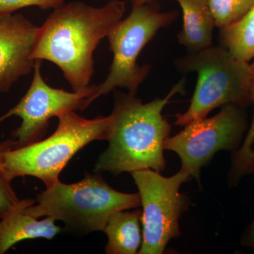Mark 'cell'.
Listing matches in <instances>:
<instances>
[{
    "instance_id": "9c48e42d",
    "label": "cell",
    "mask_w": 254,
    "mask_h": 254,
    "mask_svg": "<svg viewBox=\"0 0 254 254\" xmlns=\"http://www.w3.org/2000/svg\"><path fill=\"white\" fill-rule=\"evenodd\" d=\"M42 60H35L31 84L17 104L0 117L2 122L10 117L21 118L20 126L11 133L15 148L41 141L49 120L70 110L83 111L91 104L98 85H89L79 91L68 92L53 88L43 79Z\"/></svg>"
},
{
    "instance_id": "30bf717a",
    "label": "cell",
    "mask_w": 254,
    "mask_h": 254,
    "mask_svg": "<svg viewBox=\"0 0 254 254\" xmlns=\"http://www.w3.org/2000/svg\"><path fill=\"white\" fill-rule=\"evenodd\" d=\"M39 28L22 14L0 15V93L33 71Z\"/></svg>"
},
{
    "instance_id": "ba28073f",
    "label": "cell",
    "mask_w": 254,
    "mask_h": 254,
    "mask_svg": "<svg viewBox=\"0 0 254 254\" xmlns=\"http://www.w3.org/2000/svg\"><path fill=\"white\" fill-rule=\"evenodd\" d=\"M247 124L242 107L225 105L215 116L185 125L180 133L168 138L164 148L177 153L181 159V170L199 181L200 169L217 152L240 148Z\"/></svg>"
},
{
    "instance_id": "2e32d148",
    "label": "cell",
    "mask_w": 254,
    "mask_h": 254,
    "mask_svg": "<svg viewBox=\"0 0 254 254\" xmlns=\"http://www.w3.org/2000/svg\"><path fill=\"white\" fill-rule=\"evenodd\" d=\"M250 99L251 103L254 105L252 124L246 135L245 141L238 149L233 152L232 157V170L240 175L254 173V81L251 88Z\"/></svg>"
},
{
    "instance_id": "277c9868",
    "label": "cell",
    "mask_w": 254,
    "mask_h": 254,
    "mask_svg": "<svg viewBox=\"0 0 254 254\" xmlns=\"http://www.w3.org/2000/svg\"><path fill=\"white\" fill-rule=\"evenodd\" d=\"M36 203L25 209L36 218L51 217L63 222L68 231L87 235L103 231L112 215L141 206L139 193L114 190L100 173L86 174L73 184L60 181L37 195Z\"/></svg>"
},
{
    "instance_id": "8992f818",
    "label": "cell",
    "mask_w": 254,
    "mask_h": 254,
    "mask_svg": "<svg viewBox=\"0 0 254 254\" xmlns=\"http://www.w3.org/2000/svg\"><path fill=\"white\" fill-rule=\"evenodd\" d=\"M177 16V11L161 12L155 0L133 6L130 14L118 21L107 36L113 54V63L109 74L98 85L92 102L117 87L127 88L129 94L136 95L150 68L148 64L138 65V55L159 30L171 24Z\"/></svg>"
},
{
    "instance_id": "3957f363",
    "label": "cell",
    "mask_w": 254,
    "mask_h": 254,
    "mask_svg": "<svg viewBox=\"0 0 254 254\" xmlns=\"http://www.w3.org/2000/svg\"><path fill=\"white\" fill-rule=\"evenodd\" d=\"M58 118V128L48 138L0 153V169L10 181L31 176L41 180L46 187L53 186L79 150L92 141L109 138L111 115L88 120L70 110Z\"/></svg>"
},
{
    "instance_id": "52a82bcc",
    "label": "cell",
    "mask_w": 254,
    "mask_h": 254,
    "mask_svg": "<svg viewBox=\"0 0 254 254\" xmlns=\"http://www.w3.org/2000/svg\"><path fill=\"white\" fill-rule=\"evenodd\" d=\"M141 198L143 242L139 254H162L168 242L180 235L179 220L189 207L186 195L180 192L190 175L180 170L165 177L151 170L131 173Z\"/></svg>"
},
{
    "instance_id": "7c38bea8",
    "label": "cell",
    "mask_w": 254,
    "mask_h": 254,
    "mask_svg": "<svg viewBox=\"0 0 254 254\" xmlns=\"http://www.w3.org/2000/svg\"><path fill=\"white\" fill-rule=\"evenodd\" d=\"M183 14V27L178 35L180 44L192 53L210 48L215 27L208 0H177Z\"/></svg>"
},
{
    "instance_id": "4fadbf2b",
    "label": "cell",
    "mask_w": 254,
    "mask_h": 254,
    "mask_svg": "<svg viewBox=\"0 0 254 254\" xmlns=\"http://www.w3.org/2000/svg\"><path fill=\"white\" fill-rule=\"evenodd\" d=\"M142 210H123L112 215L103 232L108 237L107 254L138 253L143 242Z\"/></svg>"
},
{
    "instance_id": "9a60e30c",
    "label": "cell",
    "mask_w": 254,
    "mask_h": 254,
    "mask_svg": "<svg viewBox=\"0 0 254 254\" xmlns=\"http://www.w3.org/2000/svg\"><path fill=\"white\" fill-rule=\"evenodd\" d=\"M215 27L221 30L238 22L254 5V0H208Z\"/></svg>"
},
{
    "instance_id": "44dd1931",
    "label": "cell",
    "mask_w": 254,
    "mask_h": 254,
    "mask_svg": "<svg viewBox=\"0 0 254 254\" xmlns=\"http://www.w3.org/2000/svg\"><path fill=\"white\" fill-rule=\"evenodd\" d=\"M251 66H252V68H253V70L254 71V62L252 64H251Z\"/></svg>"
},
{
    "instance_id": "ffe728a7",
    "label": "cell",
    "mask_w": 254,
    "mask_h": 254,
    "mask_svg": "<svg viewBox=\"0 0 254 254\" xmlns=\"http://www.w3.org/2000/svg\"><path fill=\"white\" fill-rule=\"evenodd\" d=\"M152 0H131L133 6H138V5H143L150 2Z\"/></svg>"
},
{
    "instance_id": "6da1fadb",
    "label": "cell",
    "mask_w": 254,
    "mask_h": 254,
    "mask_svg": "<svg viewBox=\"0 0 254 254\" xmlns=\"http://www.w3.org/2000/svg\"><path fill=\"white\" fill-rule=\"evenodd\" d=\"M126 11V2L112 0L102 7L73 1L55 9L39 28L32 59L48 60L63 71L73 91L89 86L93 53Z\"/></svg>"
},
{
    "instance_id": "7a4b0ae2",
    "label": "cell",
    "mask_w": 254,
    "mask_h": 254,
    "mask_svg": "<svg viewBox=\"0 0 254 254\" xmlns=\"http://www.w3.org/2000/svg\"><path fill=\"white\" fill-rule=\"evenodd\" d=\"M185 85L183 78L166 97L148 103L136 95L117 93L110 115L109 145L97 160L95 173L118 175L144 169L163 171L164 145L171 126L162 112L173 95L183 91Z\"/></svg>"
},
{
    "instance_id": "ac0fdd59",
    "label": "cell",
    "mask_w": 254,
    "mask_h": 254,
    "mask_svg": "<svg viewBox=\"0 0 254 254\" xmlns=\"http://www.w3.org/2000/svg\"><path fill=\"white\" fill-rule=\"evenodd\" d=\"M65 0H0V15L14 14L28 6H36L42 9H57Z\"/></svg>"
},
{
    "instance_id": "d6986e66",
    "label": "cell",
    "mask_w": 254,
    "mask_h": 254,
    "mask_svg": "<svg viewBox=\"0 0 254 254\" xmlns=\"http://www.w3.org/2000/svg\"><path fill=\"white\" fill-rule=\"evenodd\" d=\"M242 243L245 247L254 249V219L244 233Z\"/></svg>"
},
{
    "instance_id": "8fae6325",
    "label": "cell",
    "mask_w": 254,
    "mask_h": 254,
    "mask_svg": "<svg viewBox=\"0 0 254 254\" xmlns=\"http://www.w3.org/2000/svg\"><path fill=\"white\" fill-rule=\"evenodd\" d=\"M36 200L24 199L0 219V254H4L22 241L44 238L51 240L61 232L54 218L46 217L38 220L28 215L25 209L35 204Z\"/></svg>"
},
{
    "instance_id": "e0dca14e",
    "label": "cell",
    "mask_w": 254,
    "mask_h": 254,
    "mask_svg": "<svg viewBox=\"0 0 254 254\" xmlns=\"http://www.w3.org/2000/svg\"><path fill=\"white\" fill-rule=\"evenodd\" d=\"M0 118V123H1ZM16 142L12 138L0 142V153L4 150L15 148ZM16 192L11 185V181L6 178L0 169V219L11 211L19 203Z\"/></svg>"
},
{
    "instance_id": "5b68a950",
    "label": "cell",
    "mask_w": 254,
    "mask_h": 254,
    "mask_svg": "<svg viewBox=\"0 0 254 254\" xmlns=\"http://www.w3.org/2000/svg\"><path fill=\"white\" fill-rule=\"evenodd\" d=\"M182 72H195L196 86L188 110L176 116L175 124L185 126L206 118L220 106L233 104L245 108L251 103L254 71L247 62L237 59L223 47L192 53L176 60Z\"/></svg>"
},
{
    "instance_id": "5bb4252c",
    "label": "cell",
    "mask_w": 254,
    "mask_h": 254,
    "mask_svg": "<svg viewBox=\"0 0 254 254\" xmlns=\"http://www.w3.org/2000/svg\"><path fill=\"white\" fill-rule=\"evenodd\" d=\"M220 44L237 59L249 62L254 58V5L242 19L220 30Z\"/></svg>"
}]
</instances>
